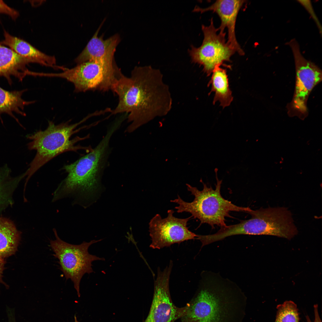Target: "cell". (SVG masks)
Segmentation results:
<instances>
[{"instance_id": "15", "label": "cell", "mask_w": 322, "mask_h": 322, "mask_svg": "<svg viewBox=\"0 0 322 322\" xmlns=\"http://www.w3.org/2000/svg\"><path fill=\"white\" fill-rule=\"evenodd\" d=\"M4 39L0 44L8 47L19 55L43 66L63 70L64 67L56 65L55 57L47 55L40 51L25 41L4 32Z\"/></svg>"}, {"instance_id": "25", "label": "cell", "mask_w": 322, "mask_h": 322, "mask_svg": "<svg viewBox=\"0 0 322 322\" xmlns=\"http://www.w3.org/2000/svg\"><path fill=\"white\" fill-rule=\"evenodd\" d=\"M6 261L4 259L0 258V283L3 284L7 289L8 288L9 286L3 280V273L5 269V264Z\"/></svg>"}, {"instance_id": "20", "label": "cell", "mask_w": 322, "mask_h": 322, "mask_svg": "<svg viewBox=\"0 0 322 322\" xmlns=\"http://www.w3.org/2000/svg\"><path fill=\"white\" fill-rule=\"evenodd\" d=\"M11 171L7 165L0 167V210L13 203L12 194L19 182L24 178V174L12 177Z\"/></svg>"}, {"instance_id": "24", "label": "cell", "mask_w": 322, "mask_h": 322, "mask_svg": "<svg viewBox=\"0 0 322 322\" xmlns=\"http://www.w3.org/2000/svg\"><path fill=\"white\" fill-rule=\"evenodd\" d=\"M6 313L7 319L6 322H17L14 308L7 306Z\"/></svg>"}, {"instance_id": "13", "label": "cell", "mask_w": 322, "mask_h": 322, "mask_svg": "<svg viewBox=\"0 0 322 322\" xmlns=\"http://www.w3.org/2000/svg\"><path fill=\"white\" fill-rule=\"evenodd\" d=\"M245 2L244 0H219L208 7L203 8L198 7L194 10L195 11L201 13L212 11L216 13L221 21L220 25L218 28L219 31L224 32L225 29H227V44L236 52L241 55H244V52L237 40L235 27L238 14Z\"/></svg>"}, {"instance_id": "16", "label": "cell", "mask_w": 322, "mask_h": 322, "mask_svg": "<svg viewBox=\"0 0 322 322\" xmlns=\"http://www.w3.org/2000/svg\"><path fill=\"white\" fill-rule=\"evenodd\" d=\"M30 63L29 60L0 44V77L5 78L9 84L12 83V76L21 81L27 75L29 70L26 66Z\"/></svg>"}, {"instance_id": "9", "label": "cell", "mask_w": 322, "mask_h": 322, "mask_svg": "<svg viewBox=\"0 0 322 322\" xmlns=\"http://www.w3.org/2000/svg\"><path fill=\"white\" fill-rule=\"evenodd\" d=\"M204 39L198 47L191 45L188 53L192 61L203 67L208 76L215 67L221 66L224 62L230 61V58L236 52L227 44L226 33L219 32L214 26L212 18L208 26H202Z\"/></svg>"}, {"instance_id": "26", "label": "cell", "mask_w": 322, "mask_h": 322, "mask_svg": "<svg viewBox=\"0 0 322 322\" xmlns=\"http://www.w3.org/2000/svg\"><path fill=\"white\" fill-rule=\"evenodd\" d=\"M318 307L317 304L314 306L315 319L313 322H322L319 314ZM306 318L307 322H312L308 315H306Z\"/></svg>"}, {"instance_id": "19", "label": "cell", "mask_w": 322, "mask_h": 322, "mask_svg": "<svg viewBox=\"0 0 322 322\" xmlns=\"http://www.w3.org/2000/svg\"><path fill=\"white\" fill-rule=\"evenodd\" d=\"M26 90L10 92L0 87V118L2 114H7L21 125L13 113L25 116L26 114L24 112L25 106L34 103L33 101H26L22 98V94Z\"/></svg>"}, {"instance_id": "6", "label": "cell", "mask_w": 322, "mask_h": 322, "mask_svg": "<svg viewBox=\"0 0 322 322\" xmlns=\"http://www.w3.org/2000/svg\"><path fill=\"white\" fill-rule=\"evenodd\" d=\"M247 213L251 218L227 226L225 231L227 236L270 235L290 239L298 233L291 213L285 208H261Z\"/></svg>"}, {"instance_id": "27", "label": "cell", "mask_w": 322, "mask_h": 322, "mask_svg": "<svg viewBox=\"0 0 322 322\" xmlns=\"http://www.w3.org/2000/svg\"><path fill=\"white\" fill-rule=\"evenodd\" d=\"M75 322H78V321H77V318L75 317Z\"/></svg>"}, {"instance_id": "17", "label": "cell", "mask_w": 322, "mask_h": 322, "mask_svg": "<svg viewBox=\"0 0 322 322\" xmlns=\"http://www.w3.org/2000/svg\"><path fill=\"white\" fill-rule=\"evenodd\" d=\"M21 240V233L11 221L0 217V258L15 254Z\"/></svg>"}, {"instance_id": "21", "label": "cell", "mask_w": 322, "mask_h": 322, "mask_svg": "<svg viewBox=\"0 0 322 322\" xmlns=\"http://www.w3.org/2000/svg\"><path fill=\"white\" fill-rule=\"evenodd\" d=\"M274 322H299L300 318L296 304L291 301L278 305Z\"/></svg>"}, {"instance_id": "11", "label": "cell", "mask_w": 322, "mask_h": 322, "mask_svg": "<svg viewBox=\"0 0 322 322\" xmlns=\"http://www.w3.org/2000/svg\"><path fill=\"white\" fill-rule=\"evenodd\" d=\"M173 210H168L167 216L162 218L156 214L149 223V232L151 240L150 247L160 249L175 243L196 239L197 235L187 227L188 221L192 217L179 218L174 216Z\"/></svg>"}, {"instance_id": "12", "label": "cell", "mask_w": 322, "mask_h": 322, "mask_svg": "<svg viewBox=\"0 0 322 322\" xmlns=\"http://www.w3.org/2000/svg\"><path fill=\"white\" fill-rule=\"evenodd\" d=\"M172 266L170 263L162 271L158 269L151 304L144 322H174L184 315L185 306H177L171 297L169 283Z\"/></svg>"}, {"instance_id": "7", "label": "cell", "mask_w": 322, "mask_h": 322, "mask_svg": "<svg viewBox=\"0 0 322 322\" xmlns=\"http://www.w3.org/2000/svg\"><path fill=\"white\" fill-rule=\"evenodd\" d=\"M114 60H92L85 62L62 72L45 73L47 77L65 79L72 83L76 92L98 90L106 92L121 73Z\"/></svg>"}, {"instance_id": "18", "label": "cell", "mask_w": 322, "mask_h": 322, "mask_svg": "<svg viewBox=\"0 0 322 322\" xmlns=\"http://www.w3.org/2000/svg\"><path fill=\"white\" fill-rule=\"evenodd\" d=\"M220 66H217L214 68L208 86L211 85L210 93L212 92H215L213 104L219 101L220 106L224 108L230 105L233 98L229 87L226 70Z\"/></svg>"}, {"instance_id": "3", "label": "cell", "mask_w": 322, "mask_h": 322, "mask_svg": "<svg viewBox=\"0 0 322 322\" xmlns=\"http://www.w3.org/2000/svg\"><path fill=\"white\" fill-rule=\"evenodd\" d=\"M119 128L113 124L95 147L75 162L63 167L68 175L54 192L53 201L72 194L86 197L93 194L98 188L108 157L111 137Z\"/></svg>"}, {"instance_id": "22", "label": "cell", "mask_w": 322, "mask_h": 322, "mask_svg": "<svg viewBox=\"0 0 322 322\" xmlns=\"http://www.w3.org/2000/svg\"><path fill=\"white\" fill-rule=\"evenodd\" d=\"M1 14H7L14 20L16 19L19 16L18 11L9 6L2 0H0V15Z\"/></svg>"}, {"instance_id": "14", "label": "cell", "mask_w": 322, "mask_h": 322, "mask_svg": "<svg viewBox=\"0 0 322 322\" xmlns=\"http://www.w3.org/2000/svg\"><path fill=\"white\" fill-rule=\"evenodd\" d=\"M104 19L101 23L87 45L75 59L78 64L92 60H114L116 47L120 41L119 35L116 34L104 40L103 35L98 36Z\"/></svg>"}, {"instance_id": "23", "label": "cell", "mask_w": 322, "mask_h": 322, "mask_svg": "<svg viewBox=\"0 0 322 322\" xmlns=\"http://www.w3.org/2000/svg\"><path fill=\"white\" fill-rule=\"evenodd\" d=\"M299 3L302 5L311 15L317 24L320 31L321 32V27L314 12L310 1L309 0H299Z\"/></svg>"}, {"instance_id": "10", "label": "cell", "mask_w": 322, "mask_h": 322, "mask_svg": "<svg viewBox=\"0 0 322 322\" xmlns=\"http://www.w3.org/2000/svg\"><path fill=\"white\" fill-rule=\"evenodd\" d=\"M294 57L296 81L294 96L288 106L290 114L304 117L307 115L306 103L313 88L322 80V72L314 64L302 55L297 42L293 39L288 43Z\"/></svg>"}, {"instance_id": "4", "label": "cell", "mask_w": 322, "mask_h": 322, "mask_svg": "<svg viewBox=\"0 0 322 322\" xmlns=\"http://www.w3.org/2000/svg\"><path fill=\"white\" fill-rule=\"evenodd\" d=\"M87 118L73 124L66 122L55 125L49 121L45 130H40L27 136V138L30 140L27 144L28 148L35 150L36 153L28 168L24 173L25 177H26L25 186L37 170L59 154L68 151H77L80 149L89 151L91 150L92 148L89 147L76 145L78 142L88 138L89 135L82 137L77 136L70 139L72 135L83 129H75Z\"/></svg>"}, {"instance_id": "8", "label": "cell", "mask_w": 322, "mask_h": 322, "mask_svg": "<svg viewBox=\"0 0 322 322\" xmlns=\"http://www.w3.org/2000/svg\"><path fill=\"white\" fill-rule=\"evenodd\" d=\"M53 231L55 239L50 241V246L54 253L53 256L58 260L60 269L66 279H70L73 282L80 297L81 280L85 273L93 272L92 262L105 260L104 258L91 255L88 252L90 246L102 239L93 240L89 242L84 241L80 244H73L61 239L55 229Z\"/></svg>"}, {"instance_id": "5", "label": "cell", "mask_w": 322, "mask_h": 322, "mask_svg": "<svg viewBox=\"0 0 322 322\" xmlns=\"http://www.w3.org/2000/svg\"><path fill=\"white\" fill-rule=\"evenodd\" d=\"M216 177L215 189L208 187L203 182V188L201 191L186 184L188 191L194 196V199L191 202H187L178 195L177 199L171 200V202L178 205L175 208L177 212L190 213L191 217L200 220L201 224L207 223L213 228L215 225L221 227L226 226L225 218L230 216L231 211L247 212L252 210L249 207L237 206L223 198L220 192L222 181Z\"/></svg>"}, {"instance_id": "2", "label": "cell", "mask_w": 322, "mask_h": 322, "mask_svg": "<svg viewBox=\"0 0 322 322\" xmlns=\"http://www.w3.org/2000/svg\"><path fill=\"white\" fill-rule=\"evenodd\" d=\"M181 322H242L246 298L241 289L217 273L204 272Z\"/></svg>"}, {"instance_id": "1", "label": "cell", "mask_w": 322, "mask_h": 322, "mask_svg": "<svg viewBox=\"0 0 322 322\" xmlns=\"http://www.w3.org/2000/svg\"><path fill=\"white\" fill-rule=\"evenodd\" d=\"M111 90L119 99L111 114H129L130 124L126 130L128 133L156 117L166 115L172 108L171 93L162 73L150 66L135 67L129 77L122 73Z\"/></svg>"}]
</instances>
